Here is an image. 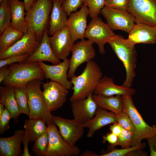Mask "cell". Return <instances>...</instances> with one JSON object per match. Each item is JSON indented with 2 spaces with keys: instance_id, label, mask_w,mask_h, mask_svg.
<instances>
[{
  "instance_id": "cell-51",
  "label": "cell",
  "mask_w": 156,
  "mask_h": 156,
  "mask_svg": "<svg viewBox=\"0 0 156 156\" xmlns=\"http://www.w3.org/2000/svg\"><path fill=\"white\" fill-rule=\"evenodd\" d=\"M2 0H0V2H1Z\"/></svg>"
},
{
  "instance_id": "cell-44",
  "label": "cell",
  "mask_w": 156,
  "mask_h": 156,
  "mask_svg": "<svg viewBox=\"0 0 156 156\" xmlns=\"http://www.w3.org/2000/svg\"><path fill=\"white\" fill-rule=\"evenodd\" d=\"M10 70L8 66L0 68V83L2 82L9 76Z\"/></svg>"
},
{
  "instance_id": "cell-43",
  "label": "cell",
  "mask_w": 156,
  "mask_h": 156,
  "mask_svg": "<svg viewBox=\"0 0 156 156\" xmlns=\"http://www.w3.org/2000/svg\"><path fill=\"white\" fill-rule=\"evenodd\" d=\"M150 150L151 156H156V135L146 139Z\"/></svg>"
},
{
  "instance_id": "cell-39",
  "label": "cell",
  "mask_w": 156,
  "mask_h": 156,
  "mask_svg": "<svg viewBox=\"0 0 156 156\" xmlns=\"http://www.w3.org/2000/svg\"><path fill=\"white\" fill-rule=\"evenodd\" d=\"M29 56L28 55L14 56L0 59V68L15 62H24L28 59Z\"/></svg>"
},
{
  "instance_id": "cell-24",
  "label": "cell",
  "mask_w": 156,
  "mask_h": 156,
  "mask_svg": "<svg viewBox=\"0 0 156 156\" xmlns=\"http://www.w3.org/2000/svg\"><path fill=\"white\" fill-rule=\"evenodd\" d=\"M61 4L59 0H53L48 29V34L51 36L67 26L68 14L62 8Z\"/></svg>"
},
{
  "instance_id": "cell-48",
  "label": "cell",
  "mask_w": 156,
  "mask_h": 156,
  "mask_svg": "<svg viewBox=\"0 0 156 156\" xmlns=\"http://www.w3.org/2000/svg\"><path fill=\"white\" fill-rule=\"evenodd\" d=\"M5 109L4 105L1 103H0V116L2 114Z\"/></svg>"
},
{
  "instance_id": "cell-21",
  "label": "cell",
  "mask_w": 156,
  "mask_h": 156,
  "mask_svg": "<svg viewBox=\"0 0 156 156\" xmlns=\"http://www.w3.org/2000/svg\"><path fill=\"white\" fill-rule=\"evenodd\" d=\"M117 122L116 114L98 107L95 115L90 120L82 123L84 128L88 129L87 136L92 137L95 132L103 127Z\"/></svg>"
},
{
  "instance_id": "cell-42",
  "label": "cell",
  "mask_w": 156,
  "mask_h": 156,
  "mask_svg": "<svg viewBox=\"0 0 156 156\" xmlns=\"http://www.w3.org/2000/svg\"><path fill=\"white\" fill-rule=\"evenodd\" d=\"M24 133L22 139V142L24 145L23 152L22 154V156H31V155L29 153L28 145L29 142H30V138L28 133L25 131Z\"/></svg>"
},
{
  "instance_id": "cell-13",
  "label": "cell",
  "mask_w": 156,
  "mask_h": 156,
  "mask_svg": "<svg viewBox=\"0 0 156 156\" xmlns=\"http://www.w3.org/2000/svg\"><path fill=\"white\" fill-rule=\"evenodd\" d=\"M44 101L51 112L62 107L66 100L68 90L59 83L51 81L42 85Z\"/></svg>"
},
{
  "instance_id": "cell-30",
  "label": "cell",
  "mask_w": 156,
  "mask_h": 156,
  "mask_svg": "<svg viewBox=\"0 0 156 156\" xmlns=\"http://www.w3.org/2000/svg\"><path fill=\"white\" fill-rule=\"evenodd\" d=\"M12 15L10 0L0 2V35L11 26Z\"/></svg>"
},
{
  "instance_id": "cell-29",
  "label": "cell",
  "mask_w": 156,
  "mask_h": 156,
  "mask_svg": "<svg viewBox=\"0 0 156 156\" xmlns=\"http://www.w3.org/2000/svg\"><path fill=\"white\" fill-rule=\"evenodd\" d=\"M24 33L12 26L6 29L0 37V53L8 49L23 36Z\"/></svg>"
},
{
  "instance_id": "cell-7",
  "label": "cell",
  "mask_w": 156,
  "mask_h": 156,
  "mask_svg": "<svg viewBox=\"0 0 156 156\" xmlns=\"http://www.w3.org/2000/svg\"><path fill=\"white\" fill-rule=\"evenodd\" d=\"M47 125L49 145L45 156H77L81 153L77 146H72L62 137L53 122Z\"/></svg>"
},
{
  "instance_id": "cell-22",
  "label": "cell",
  "mask_w": 156,
  "mask_h": 156,
  "mask_svg": "<svg viewBox=\"0 0 156 156\" xmlns=\"http://www.w3.org/2000/svg\"><path fill=\"white\" fill-rule=\"evenodd\" d=\"M96 94L105 96L116 95H134L135 90L131 87H125L115 84L113 79L105 75L101 77L94 92Z\"/></svg>"
},
{
  "instance_id": "cell-6",
  "label": "cell",
  "mask_w": 156,
  "mask_h": 156,
  "mask_svg": "<svg viewBox=\"0 0 156 156\" xmlns=\"http://www.w3.org/2000/svg\"><path fill=\"white\" fill-rule=\"evenodd\" d=\"M38 79L29 82L25 88L28 96L29 109V118H41L47 125L52 122V115L44 100L40 86L42 82Z\"/></svg>"
},
{
  "instance_id": "cell-16",
  "label": "cell",
  "mask_w": 156,
  "mask_h": 156,
  "mask_svg": "<svg viewBox=\"0 0 156 156\" xmlns=\"http://www.w3.org/2000/svg\"><path fill=\"white\" fill-rule=\"evenodd\" d=\"M38 62L44 71L45 78L59 83L68 90L72 88L73 84L68 80L67 73L69 66L68 59L54 65H48L43 62Z\"/></svg>"
},
{
  "instance_id": "cell-3",
  "label": "cell",
  "mask_w": 156,
  "mask_h": 156,
  "mask_svg": "<svg viewBox=\"0 0 156 156\" xmlns=\"http://www.w3.org/2000/svg\"><path fill=\"white\" fill-rule=\"evenodd\" d=\"M10 73L2 82L4 86L14 87H25L35 79L41 81L45 78L43 70L38 62L14 63L8 66Z\"/></svg>"
},
{
  "instance_id": "cell-19",
  "label": "cell",
  "mask_w": 156,
  "mask_h": 156,
  "mask_svg": "<svg viewBox=\"0 0 156 156\" xmlns=\"http://www.w3.org/2000/svg\"><path fill=\"white\" fill-rule=\"evenodd\" d=\"M128 34L127 39L133 46L137 44L156 43V26L136 23Z\"/></svg>"
},
{
  "instance_id": "cell-25",
  "label": "cell",
  "mask_w": 156,
  "mask_h": 156,
  "mask_svg": "<svg viewBox=\"0 0 156 156\" xmlns=\"http://www.w3.org/2000/svg\"><path fill=\"white\" fill-rule=\"evenodd\" d=\"M12 15L11 26L23 33L27 31L28 26L25 17L23 1L10 0Z\"/></svg>"
},
{
  "instance_id": "cell-9",
  "label": "cell",
  "mask_w": 156,
  "mask_h": 156,
  "mask_svg": "<svg viewBox=\"0 0 156 156\" xmlns=\"http://www.w3.org/2000/svg\"><path fill=\"white\" fill-rule=\"evenodd\" d=\"M127 12L136 23L156 26V0H130Z\"/></svg>"
},
{
  "instance_id": "cell-26",
  "label": "cell",
  "mask_w": 156,
  "mask_h": 156,
  "mask_svg": "<svg viewBox=\"0 0 156 156\" xmlns=\"http://www.w3.org/2000/svg\"><path fill=\"white\" fill-rule=\"evenodd\" d=\"M0 103L3 104L10 112L14 122L17 123L21 114L14 94V88L4 86L0 87Z\"/></svg>"
},
{
  "instance_id": "cell-35",
  "label": "cell",
  "mask_w": 156,
  "mask_h": 156,
  "mask_svg": "<svg viewBox=\"0 0 156 156\" xmlns=\"http://www.w3.org/2000/svg\"><path fill=\"white\" fill-rule=\"evenodd\" d=\"M115 114L117 122L123 128L133 133L134 126L128 113L123 109L122 112Z\"/></svg>"
},
{
  "instance_id": "cell-32",
  "label": "cell",
  "mask_w": 156,
  "mask_h": 156,
  "mask_svg": "<svg viewBox=\"0 0 156 156\" xmlns=\"http://www.w3.org/2000/svg\"><path fill=\"white\" fill-rule=\"evenodd\" d=\"M32 147L33 154L37 156H45L48 149L49 138L47 130L34 141Z\"/></svg>"
},
{
  "instance_id": "cell-4",
  "label": "cell",
  "mask_w": 156,
  "mask_h": 156,
  "mask_svg": "<svg viewBox=\"0 0 156 156\" xmlns=\"http://www.w3.org/2000/svg\"><path fill=\"white\" fill-rule=\"evenodd\" d=\"M53 0H37L26 12L28 28L33 31L36 40L40 42L43 33L48 29L50 14Z\"/></svg>"
},
{
  "instance_id": "cell-5",
  "label": "cell",
  "mask_w": 156,
  "mask_h": 156,
  "mask_svg": "<svg viewBox=\"0 0 156 156\" xmlns=\"http://www.w3.org/2000/svg\"><path fill=\"white\" fill-rule=\"evenodd\" d=\"M131 95L122 96L123 109L128 114L133 123L134 131L131 146L140 144L143 139L156 135V129L148 125L135 107Z\"/></svg>"
},
{
  "instance_id": "cell-20",
  "label": "cell",
  "mask_w": 156,
  "mask_h": 156,
  "mask_svg": "<svg viewBox=\"0 0 156 156\" xmlns=\"http://www.w3.org/2000/svg\"><path fill=\"white\" fill-rule=\"evenodd\" d=\"M48 34L47 29L44 31L41 40L36 49L24 63L46 61L57 64L61 62L55 55L51 47Z\"/></svg>"
},
{
  "instance_id": "cell-41",
  "label": "cell",
  "mask_w": 156,
  "mask_h": 156,
  "mask_svg": "<svg viewBox=\"0 0 156 156\" xmlns=\"http://www.w3.org/2000/svg\"><path fill=\"white\" fill-rule=\"evenodd\" d=\"M118 140V136L111 132L107 133L104 135L103 138V142H107L110 144V149H112L116 146Z\"/></svg>"
},
{
  "instance_id": "cell-34",
  "label": "cell",
  "mask_w": 156,
  "mask_h": 156,
  "mask_svg": "<svg viewBox=\"0 0 156 156\" xmlns=\"http://www.w3.org/2000/svg\"><path fill=\"white\" fill-rule=\"evenodd\" d=\"M145 146L144 143H141L135 146L128 148L120 149H114L110 152L98 156H129L131 153L133 151L142 150Z\"/></svg>"
},
{
  "instance_id": "cell-49",
  "label": "cell",
  "mask_w": 156,
  "mask_h": 156,
  "mask_svg": "<svg viewBox=\"0 0 156 156\" xmlns=\"http://www.w3.org/2000/svg\"><path fill=\"white\" fill-rule=\"evenodd\" d=\"M61 4L65 0H59Z\"/></svg>"
},
{
  "instance_id": "cell-36",
  "label": "cell",
  "mask_w": 156,
  "mask_h": 156,
  "mask_svg": "<svg viewBox=\"0 0 156 156\" xmlns=\"http://www.w3.org/2000/svg\"><path fill=\"white\" fill-rule=\"evenodd\" d=\"M133 133L122 127L121 133L118 136L116 146H120L122 148H128L131 146Z\"/></svg>"
},
{
  "instance_id": "cell-38",
  "label": "cell",
  "mask_w": 156,
  "mask_h": 156,
  "mask_svg": "<svg viewBox=\"0 0 156 156\" xmlns=\"http://www.w3.org/2000/svg\"><path fill=\"white\" fill-rule=\"evenodd\" d=\"M106 7L127 11L130 0H105Z\"/></svg>"
},
{
  "instance_id": "cell-11",
  "label": "cell",
  "mask_w": 156,
  "mask_h": 156,
  "mask_svg": "<svg viewBox=\"0 0 156 156\" xmlns=\"http://www.w3.org/2000/svg\"><path fill=\"white\" fill-rule=\"evenodd\" d=\"M101 13L113 30H120L129 33L135 24L134 17L126 11L105 6L101 10Z\"/></svg>"
},
{
  "instance_id": "cell-18",
  "label": "cell",
  "mask_w": 156,
  "mask_h": 156,
  "mask_svg": "<svg viewBox=\"0 0 156 156\" xmlns=\"http://www.w3.org/2000/svg\"><path fill=\"white\" fill-rule=\"evenodd\" d=\"M90 94L86 99L71 102L74 118L82 123L92 119L94 116L98 107Z\"/></svg>"
},
{
  "instance_id": "cell-50",
  "label": "cell",
  "mask_w": 156,
  "mask_h": 156,
  "mask_svg": "<svg viewBox=\"0 0 156 156\" xmlns=\"http://www.w3.org/2000/svg\"><path fill=\"white\" fill-rule=\"evenodd\" d=\"M154 127H155V128L156 129V125H155L154 126Z\"/></svg>"
},
{
  "instance_id": "cell-28",
  "label": "cell",
  "mask_w": 156,
  "mask_h": 156,
  "mask_svg": "<svg viewBox=\"0 0 156 156\" xmlns=\"http://www.w3.org/2000/svg\"><path fill=\"white\" fill-rule=\"evenodd\" d=\"M45 124L44 120L41 118H32L24 120V131L28 134L30 143L47 131V127Z\"/></svg>"
},
{
  "instance_id": "cell-40",
  "label": "cell",
  "mask_w": 156,
  "mask_h": 156,
  "mask_svg": "<svg viewBox=\"0 0 156 156\" xmlns=\"http://www.w3.org/2000/svg\"><path fill=\"white\" fill-rule=\"evenodd\" d=\"M12 118L10 112L5 107L4 111L0 116V133L3 134L9 129V122Z\"/></svg>"
},
{
  "instance_id": "cell-15",
  "label": "cell",
  "mask_w": 156,
  "mask_h": 156,
  "mask_svg": "<svg viewBox=\"0 0 156 156\" xmlns=\"http://www.w3.org/2000/svg\"><path fill=\"white\" fill-rule=\"evenodd\" d=\"M67 26L56 31L49 38L52 50L59 60L67 58L74 44Z\"/></svg>"
},
{
  "instance_id": "cell-33",
  "label": "cell",
  "mask_w": 156,
  "mask_h": 156,
  "mask_svg": "<svg viewBox=\"0 0 156 156\" xmlns=\"http://www.w3.org/2000/svg\"><path fill=\"white\" fill-rule=\"evenodd\" d=\"M83 4L88 7L91 18L98 16L105 6V0H83Z\"/></svg>"
},
{
  "instance_id": "cell-12",
  "label": "cell",
  "mask_w": 156,
  "mask_h": 156,
  "mask_svg": "<svg viewBox=\"0 0 156 156\" xmlns=\"http://www.w3.org/2000/svg\"><path fill=\"white\" fill-rule=\"evenodd\" d=\"M52 121L59 128L62 137L71 146H75L83 135L82 123L74 118L65 119L52 115Z\"/></svg>"
},
{
  "instance_id": "cell-46",
  "label": "cell",
  "mask_w": 156,
  "mask_h": 156,
  "mask_svg": "<svg viewBox=\"0 0 156 156\" xmlns=\"http://www.w3.org/2000/svg\"><path fill=\"white\" fill-rule=\"evenodd\" d=\"M37 0H23L25 10L28 11L34 4Z\"/></svg>"
},
{
  "instance_id": "cell-8",
  "label": "cell",
  "mask_w": 156,
  "mask_h": 156,
  "mask_svg": "<svg viewBox=\"0 0 156 156\" xmlns=\"http://www.w3.org/2000/svg\"><path fill=\"white\" fill-rule=\"evenodd\" d=\"M116 34L109 25L98 16L92 18L85 31L84 37L96 43L100 53H105L104 46Z\"/></svg>"
},
{
  "instance_id": "cell-17",
  "label": "cell",
  "mask_w": 156,
  "mask_h": 156,
  "mask_svg": "<svg viewBox=\"0 0 156 156\" xmlns=\"http://www.w3.org/2000/svg\"><path fill=\"white\" fill-rule=\"evenodd\" d=\"M88 15V8L83 4L80 10L72 13L69 16L67 26L74 42L79 39L84 40Z\"/></svg>"
},
{
  "instance_id": "cell-37",
  "label": "cell",
  "mask_w": 156,
  "mask_h": 156,
  "mask_svg": "<svg viewBox=\"0 0 156 156\" xmlns=\"http://www.w3.org/2000/svg\"><path fill=\"white\" fill-rule=\"evenodd\" d=\"M83 0H65L61 4V7L69 16L72 12L77 11V9L83 5Z\"/></svg>"
},
{
  "instance_id": "cell-47",
  "label": "cell",
  "mask_w": 156,
  "mask_h": 156,
  "mask_svg": "<svg viewBox=\"0 0 156 156\" xmlns=\"http://www.w3.org/2000/svg\"><path fill=\"white\" fill-rule=\"evenodd\" d=\"M82 155L85 156H98V155L96 153L90 151H86L83 153Z\"/></svg>"
},
{
  "instance_id": "cell-1",
  "label": "cell",
  "mask_w": 156,
  "mask_h": 156,
  "mask_svg": "<svg viewBox=\"0 0 156 156\" xmlns=\"http://www.w3.org/2000/svg\"><path fill=\"white\" fill-rule=\"evenodd\" d=\"M102 75L101 69L96 62L91 60L87 62L80 75H74L70 79L73 92L70 99V102L86 99L92 94Z\"/></svg>"
},
{
  "instance_id": "cell-14",
  "label": "cell",
  "mask_w": 156,
  "mask_h": 156,
  "mask_svg": "<svg viewBox=\"0 0 156 156\" xmlns=\"http://www.w3.org/2000/svg\"><path fill=\"white\" fill-rule=\"evenodd\" d=\"M40 42L36 39L33 30L28 28L23 37L4 52L0 53V59L11 56L32 54Z\"/></svg>"
},
{
  "instance_id": "cell-45",
  "label": "cell",
  "mask_w": 156,
  "mask_h": 156,
  "mask_svg": "<svg viewBox=\"0 0 156 156\" xmlns=\"http://www.w3.org/2000/svg\"><path fill=\"white\" fill-rule=\"evenodd\" d=\"M122 126L118 122L113 123L109 126V129L111 132L118 136L121 133Z\"/></svg>"
},
{
  "instance_id": "cell-2",
  "label": "cell",
  "mask_w": 156,
  "mask_h": 156,
  "mask_svg": "<svg viewBox=\"0 0 156 156\" xmlns=\"http://www.w3.org/2000/svg\"><path fill=\"white\" fill-rule=\"evenodd\" d=\"M108 43L122 62L126 70V79L122 86L131 87L135 76L137 60V53L134 46L118 34L111 38Z\"/></svg>"
},
{
  "instance_id": "cell-23",
  "label": "cell",
  "mask_w": 156,
  "mask_h": 156,
  "mask_svg": "<svg viewBox=\"0 0 156 156\" xmlns=\"http://www.w3.org/2000/svg\"><path fill=\"white\" fill-rule=\"evenodd\" d=\"M25 131H15L14 135L7 138H0V156H19L21 154V145Z\"/></svg>"
},
{
  "instance_id": "cell-27",
  "label": "cell",
  "mask_w": 156,
  "mask_h": 156,
  "mask_svg": "<svg viewBox=\"0 0 156 156\" xmlns=\"http://www.w3.org/2000/svg\"><path fill=\"white\" fill-rule=\"evenodd\" d=\"M122 96L116 95L105 96L95 94H92L93 99L98 107L115 114L120 112L123 110Z\"/></svg>"
},
{
  "instance_id": "cell-31",
  "label": "cell",
  "mask_w": 156,
  "mask_h": 156,
  "mask_svg": "<svg viewBox=\"0 0 156 156\" xmlns=\"http://www.w3.org/2000/svg\"><path fill=\"white\" fill-rule=\"evenodd\" d=\"M14 94L16 103L21 114L28 116L29 109L28 104V96L25 87L14 88Z\"/></svg>"
},
{
  "instance_id": "cell-10",
  "label": "cell",
  "mask_w": 156,
  "mask_h": 156,
  "mask_svg": "<svg viewBox=\"0 0 156 156\" xmlns=\"http://www.w3.org/2000/svg\"><path fill=\"white\" fill-rule=\"evenodd\" d=\"M93 42L90 39L83 40L74 44L71 50L72 55L69 60V66L68 73L69 79L75 75L79 66L82 64L88 62L96 56L93 46Z\"/></svg>"
}]
</instances>
